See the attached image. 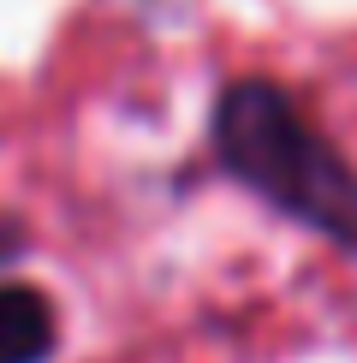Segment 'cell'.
<instances>
[{"mask_svg":"<svg viewBox=\"0 0 357 363\" xmlns=\"http://www.w3.org/2000/svg\"><path fill=\"white\" fill-rule=\"evenodd\" d=\"M215 155L280 215L357 250V167L298 113L274 78H232L215 101Z\"/></svg>","mask_w":357,"mask_h":363,"instance_id":"1","label":"cell"},{"mask_svg":"<svg viewBox=\"0 0 357 363\" xmlns=\"http://www.w3.org/2000/svg\"><path fill=\"white\" fill-rule=\"evenodd\" d=\"M60 340L54 304L36 286H0V363H48Z\"/></svg>","mask_w":357,"mask_h":363,"instance_id":"2","label":"cell"},{"mask_svg":"<svg viewBox=\"0 0 357 363\" xmlns=\"http://www.w3.org/2000/svg\"><path fill=\"white\" fill-rule=\"evenodd\" d=\"M18 250H24V233H18V226H12L6 215H0V268H6Z\"/></svg>","mask_w":357,"mask_h":363,"instance_id":"3","label":"cell"}]
</instances>
